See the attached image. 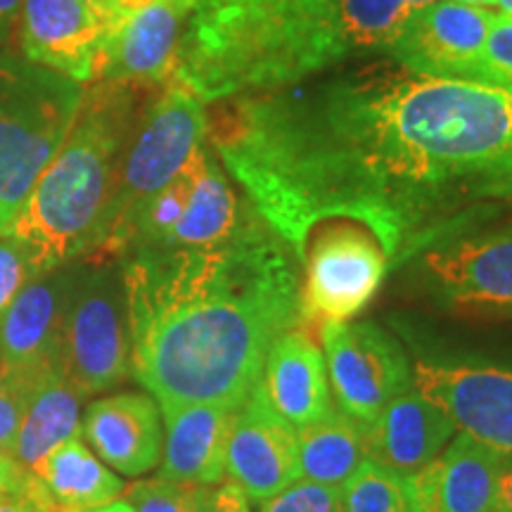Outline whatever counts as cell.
Listing matches in <instances>:
<instances>
[{"mask_svg": "<svg viewBox=\"0 0 512 512\" xmlns=\"http://www.w3.org/2000/svg\"><path fill=\"white\" fill-rule=\"evenodd\" d=\"M211 145L297 259L320 223L351 221L401 266L512 204V86L392 57L235 98Z\"/></svg>", "mask_w": 512, "mask_h": 512, "instance_id": "1", "label": "cell"}, {"mask_svg": "<svg viewBox=\"0 0 512 512\" xmlns=\"http://www.w3.org/2000/svg\"><path fill=\"white\" fill-rule=\"evenodd\" d=\"M131 375L159 401L238 411L278 337L302 328L294 249L245 209L214 247H140L124 256Z\"/></svg>", "mask_w": 512, "mask_h": 512, "instance_id": "2", "label": "cell"}, {"mask_svg": "<svg viewBox=\"0 0 512 512\" xmlns=\"http://www.w3.org/2000/svg\"><path fill=\"white\" fill-rule=\"evenodd\" d=\"M434 0H190L166 83L202 102L261 95L384 50Z\"/></svg>", "mask_w": 512, "mask_h": 512, "instance_id": "3", "label": "cell"}, {"mask_svg": "<svg viewBox=\"0 0 512 512\" xmlns=\"http://www.w3.org/2000/svg\"><path fill=\"white\" fill-rule=\"evenodd\" d=\"M140 88L145 83L100 81L83 91L72 131L5 233L27 249L34 278L93 249L128 138L143 114Z\"/></svg>", "mask_w": 512, "mask_h": 512, "instance_id": "4", "label": "cell"}, {"mask_svg": "<svg viewBox=\"0 0 512 512\" xmlns=\"http://www.w3.org/2000/svg\"><path fill=\"white\" fill-rule=\"evenodd\" d=\"M81 100V83L22 55H0V235L69 136Z\"/></svg>", "mask_w": 512, "mask_h": 512, "instance_id": "5", "label": "cell"}, {"mask_svg": "<svg viewBox=\"0 0 512 512\" xmlns=\"http://www.w3.org/2000/svg\"><path fill=\"white\" fill-rule=\"evenodd\" d=\"M207 133L204 102L176 83H164L162 95L140 114L128 138L110 207L98 240L86 256L91 264H110L128 252L138 211L181 174L197 147L207 140Z\"/></svg>", "mask_w": 512, "mask_h": 512, "instance_id": "6", "label": "cell"}, {"mask_svg": "<svg viewBox=\"0 0 512 512\" xmlns=\"http://www.w3.org/2000/svg\"><path fill=\"white\" fill-rule=\"evenodd\" d=\"M415 283L458 316L512 318V223L463 230L413 256Z\"/></svg>", "mask_w": 512, "mask_h": 512, "instance_id": "7", "label": "cell"}, {"mask_svg": "<svg viewBox=\"0 0 512 512\" xmlns=\"http://www.w3.org/2000/svg\"><path fill=\"white\" fill-rule=\"evenodd\" d=\"M57 368L81 396L107 392L131 375L124 280L107 264L76 280Z\"/></svg>", "mask_w": 512, "mask_h": 512, "instance_id": "8", "label": "cell"}, {"mask_svg": "<svg viewBox=\"0 0 512 512\" xmlns=\"http://www.w3.org/2000/svg\"><path fill=\"white\" fill-rule=\"evenodd\" d=\"M304 266L302 328L347 323L366 306L387 275L389 259L368 228L328 221L313 228L299 256Z\"/></svg>", "mask_w": 512, "mask_h": 512, "instance_id": "9", "label": "cell"}, {"mask_svg": "<svg viewBox=\"0 0 512 512\" xmlns=\"http://www.w3.org/2000/svg\"><path fill=\"white\" fill-rule=\"evenodd\" d=\"M332 399L351 420L368 425L375 415L413 387V368L401 344L375 323L320 325Z\"/></svg>", "mask_w": 512, "mask_h": 512, "instance_id": "10", "label": "cell"}, {"mask_svg": "<svg viewBox=\"0 0 512 512\" xmlns=\"http://www.w3.org/2000/svg\"><path fill=\"white\" fill-rule=\"evenodd\" d=\"M413 387L439 406L458 432L512 453V368L418 358L413 363Z\"/></svg>", "mask_w": 512, "mask_h": 512, "instance_id": "11", "label": "cell"}, {"mask_svg": "<svg viewBox=\"0 0 512 512\" xmlns=\"http://www.w3.org/2000/svg\"><path fill=\"white\" fill-rule=\"evenodd\" d=\"M124 15L79 0H24L19 10L22 57L76 83L100 81L107 43Z\"/></svg>", "mask_w": 512, "mask_h": 512, "instance_id": "12", "label": "cell"}, {"mask_svg": "<svg viewBox=\"0 0 512 512\" xmlns=\"http://www.w3.org/2000/svg\"><path fill=\"white\" fill-rule=\"evenodd\" d=\"M496 10L434 0L408 17L384 55L415 74L434 79H475V69Z\"/></svg>", "mask_w": 512, "mask_h": 512, "instance_id": "13", "label": "cell"}, {"mask_svg": "<svg viewBox=\"0 0 512 512\" xmlns=\"http://www.w3.org/2000/svg\"><path fill=\"white\" fill-rule=\"evenodd\" d=\"M226 475L256 503L280 494L299 479L297 432L266 406L256 389L235 411Z\"/></svg>", "mask_w": 512, "mask_h": 512, "instance_id": "14", "label": "cell"}, {"mask_svg": "<svg viewBox=\"0 0 512 512\" xmlns=\"http://www.w3.org/2000/svg\"><path fill=\"white\" fill-rule=\"evenodd\" d=\"M76 275L57 271L29 280L0 316V363L10 370L57 368L64 316Z\"/></svg>", "mask_w": 512, "mask_h": 512, "instance_id": "15", "label": "cell"}, {"mask_svg": "<svg viewBox=\"0 0 512 512\" xmlns=\"http://www.w3.org/2000/svg\"><path fill=\"white\" fill-rule=\"evenodd\" d=\"M256 392L294 432L337 411L325 356L304 328L278 337L268 351Z\"/></svg>", "mask_w": 512, "mask_h": 512, "instance_id": "16", "label": "cell"}, {"mask_svg": "<svg viewBox=\"0 0 512 512\" xmlns=\"http://www.w3.org/2000/svg\"><path fill=\"white\" fill-rule=\"evenodd\" d=\"M501 451L456 434L444 453L415 472L406 484L415 512H501L496 472Z\"/></svg>", "mask_w": 512, "mask_h": 512, "instance_id": "17", "label": "cell"}, {"mask_svg": "<svg viewBox=\"0 0 512 512\" xmlns=\"http://www.w3.org/2000/svg\"><path fill=\"white\" fill-rule=\"evenodd\" d=\"M456 434L453 420L415 387L389 401L375 420L363 425L368 460L401 479L432 463Z\"/></svg>", "mask_w": 512, "mask_h": 512, "instance_id": "18", "label": "cell"}, {"mask_svg": "<svg viewBox=\"0 0 512 512\" xmlns=\"http://www.w3.org/2000/svg\"><path fill=\"white\" fill-rule=\"evenodd\" d=\"M190 0H157L124 17L107 43L100 81L166 83Z\"/></svg>", "mask_w": 512, "mask_h": 512, "instance_id": "19", "label": "cell"}, {"mask_svg": "<svg viewBox=\"0 0 512 512\" xmlns=\"http://www.w3.org/2000/svg\"><path fill=\"white\" fill-rule=\"evenodd\" d=\"M83 434L102 463L128 477L157 467L164 453L162 418L155 399L145 394H117L88 406Z\"/></svg>", "mask_w": 512, "mask_h": 512, "instance_id": "20", "label": "cell"}, {"mask_svg": "<svg viewBox=\"0 0 512 512\" xmlns=\"http://www.w3.org/2000/svg\"><path fill=\"white\" fill-rule=\"evenodd\" d=\"M159 408L166 425L164 465L159 477L195 486L221 484L226 479L228 439L235 411L211 403Z\"/></svg>", "mask_w": 512, "mask_h": 512, "instance_id": "21", "label": "cell"}, {"mask_svg": "<svg viewBox=\"0 0 512 512\" xmlns=\"http://www.w3.org/2000/svg\"><path fill=\"white\" fill-rule=\"evenodd\" d=\"M126 484L88 451L79 437L67 439L29 472L27 501L46 512H91L117 501Z\"/></svg>", "mask_w": 512, "mask_h": 512, "instance_id": "22", "label": "cell"}, {"mask_svg": "<svg viewBox=\"0 0 512 512\" xmlns=\"http://www.w3.org/2000/svg\"><path fill=\"white\" fill-rule=\"evenodd\" d=\"M81 399L60 368L48 370L38 382L19 427L12 458L27 472H36L67 439L81 432Z\"/></svg>", "mask_w": 512, "mask_h": 512, "instance_id": "23", "label": "cell"}, {"mask_svg": "<svg viewBox=\"0 0 512 512\" xmlns=\"http://www.w3.org/2000/svg\"><path fill=\"white\" fill-rule=\"evenodd\" d=\"M245 209L247 204L242 207L238 195L230 188L226 171L221 169L214 159V150H209L207 145L188 207L164 245L159 247L202 249L219 245L240 226Z\"/></svg>", "mask_w": 512, "mask_h": 512, "instance_id": "24", "label": "cell"}, {"mask_svg": "<svg viewBox=\"0 0 512 512\" xmlns=\"http://www.w3.org/2000/svg\"><path fill=\"white\" fill-rule=\"evenodd\" d=\"M299 479L342 489L368 460L363 425L337 408L316 425L297 432Z\"/></svg>", "mask_w": 512, "mask_h": 512, "instance_id": "25", "label": "cell"}, {"mask_svg": "<svg viewBox=\"0 0 512 512\" xmlns=\"http://www.w3.org/2000/svg\"><path fill=\"white\" fill-rule=\"evenodd\" d=\"M344 512H415L401 477L366 460L342 486Z\"/></svg>", "mask_w": 512, "mask_h": 512, "instance_id": "26", "label": "cell"}, {"mask_svg": "<svg viewBox=\"0 0 512 512\" xmlns=\"http://www.w3.org/2000/svg\"><path fill=\"white\" fill-rule=\"evenodd\" d=\"M128 505L133 512H209V486L143 479L128 486Z\"/></svg>", "mask_w": 512, "mask_h": 512, "instance_id": "27", "label": "cell"}, {"mask_svg": "<svg viewBox=\"0 0 512 512\" xmlns=\"http://www.w3.org/2000/svg\"><path fill=\"white\" fill-rule=\"evenodd\" d=\"M10 370V368H8ZM53 370V368H48ZM48 370H10L5 392L0 396V451H15V441L38 382Z\"/></svg>", "mask_w": 512, "mask_h": 512, "instance_id": "28", "label": "cell"}, {"mask_svg": "<svg viewBox=\"0 0 512 512\" xmlns=\"http://www.w3.org/2000/svg\"><path fill=\"white\" fill-rule=\"evenodd\" d=\"M259 512H344V498L337 486L297 479L280 494L261 501Z\"/></svg>", "mask_w": 512, "mask_h": 512, "instance_id": "29", "label": "cell"}, {"mask_svg": "<svg viewBox=\"0 0 512 512\" xmlns=\"http://www.w3.org/2000/svg\"><path fill=\"white\" fill-rule=\"evenodd\" d=\"M475 81L512 86V17L498 15L479 55Z\"/></svg>", "mask_w": 512, "mask_h": 512, "instance_id": "30", "label": "cell"}, {"mask_svg": "<svg viewBox=\"0 0 512 512\" xmlns=\"http://www.w3.org/2000/svg\"><path fill=\"white\" fill-rule=\"evenodd\" d=\"M29 280H34V275L27 249L12 235H0V316Z\"/></svg>", "mask_w": 512, "mask_h": 512, "instance_id": "31", "label": "cell"}, {"mask_svg": "<svg viewBox=\"0 0 512 512\" xmlns=\"http://www.w3.org/2000/svg\"><path fill=\"white\" fill-rule=\"evenodd\" d=\"M29 472L10 453L0 451V501L5 498H27Z\"/></svg>", "mask_w": 512, "mask_h": 512, "instance_id": "32", "label": "cell"}, {"mask_svg": "<svg viewBox=\"0 0 512 512\" xmlns=\"http://www.w3.org/2000/svg\"><path fill=\"white\" fill-rule=\"evenodd\" d=\"M209 512H252V508H249V498L242 494L240 486H235L228 479V482L216 484V489H211Z\"/></svg>", "mask_w": 512, "mask_h": 512, "instance_id": "33", "label": "cell"}, {"mask_svg": "<svg viewBox=\"0 0 512 512\" xmlns=\"http://www.w3.org/2000/svg\"><path fill=\"white\" fill-rule=\"evenodd\" d=\"M498 510L512 512V453H501L496 472Z\"/></svg>", "mask_w": 512, "mask_h": 512, "instance_id": "34", "label": "cell"}, {"mask_svg": "<svg viewBox=\"0 0 512 512\" xmlns=\"http://www.w3.org/2000/svg\"><path fill=\"white\" fill-rule=\"evenodd\" d=\"M24 0H0V31L8 29L12 22L19 17Z\"/></svg>", "mask_w": 512, "mask_h": 512, "instance_id": "35", "label": "cell"}, {"mask_svg": "<svg viewBox=\"0 0 512 512\" xmlns=\"http://www.w3.org/2000/svg\"><path fill=\"white\" fill-rule=\"evenodd\" d=\"M0 512H46V510L36 508V505L27 501V498H5V501H0Z\"/></svg>", "mask_w": 512, "mask_h": 512, "instance_id": "36", "label": "cell"}, {"mask_svg": "<svg viewBox=\"0 0 512 512\" xmlns=\"http://www.w3.org/2000/svg\"><path fill=\"white\" fill-rule=\"evenodd\" d=\"M152 3H157V0H112L114 10H117L119 15H124V17L133 15V12L143 10V8H147V5H152Z\"/></svg>", "mask_w": 512, "mask_h": 512, "instance_id": "37", "label": "cell"}, {"mask_svg": "<svg viewBox=\"0 0 512 512\" xmlns=\"http://www.w3.org/2000/svg\"><path fill=\"white\" fill-rule=\"evenodd\" d=\"M91 512H133L131 505H128V501H112L107 505H102V508H95Z\"/></svg>", "mask_w": 512, "mask_h": 512, "instance_id": "38", "label": "cell"}, {"mask_svg": "<svg viewBox=\"0 0 512 512\" xmlns=\"http://www.w3.org/2000/svg\"><path fill=\"white\" fill-rule=\"evenodd\" d=\"M79 3L88 5V8H93V10H102V12H117V10H114L112 0H79Z\"/></svg>", "mask_w": 512, "mask_h": 512, "instance_id": "39", "label": "cell"}, {"mask_svg": "<svg viewBox=\"0 0 512 512\" xmlns=\"http://www.w3.org/2000/svg\"><path fill=\"white\" fill-rule=\"evenodd\" d=\"M453 3H465V5H477V8H496V0H453Z\"/></svg>", "mask_w": 512, "mask_h": 512, "instance_id": "40", "label": "cell"}, {"mask_svg": "<svg viewBox=\"0 0 512 512\" xmlns=\"http://www.w3.org/2000/svg\"><path fill=\"white\" fill-rule=\"evenodd\" d=\"M496 12L503 17H512V0H496Z\"/></svg>", "mask_w": 512, "mask_h": 512, "instance_id": "41", "label": "cell"}, {"mask_svg": "<svg viewBox=\"0 0 512 512\" xmlns=\"http://www.w3.org/2000/svg\"><path fill=\"white\" fill-rule=\"evenodd\" d=\"M8 373L10 370L3 366V363H0V396H3V392H5V382H8Z\"/></svg>", "mask_w": 512, "mask_h": 512, "instance_id": "42", "label": "cell"}]
</instances>
